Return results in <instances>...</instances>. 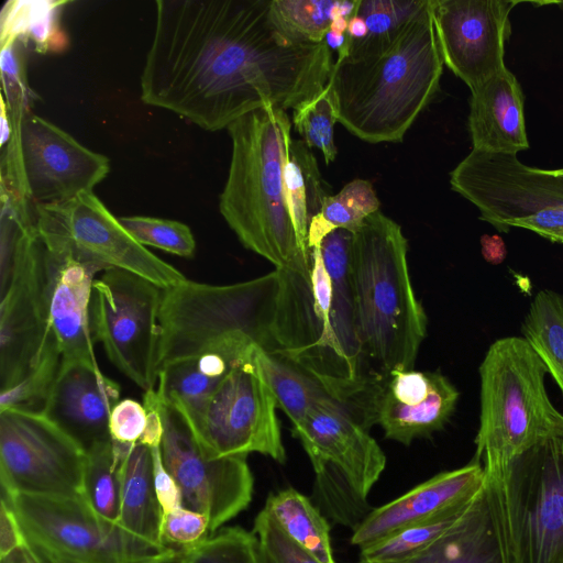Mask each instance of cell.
Here are the masks:
<instances>
[{
    "instance_id": "ac0fdd59",
    "label": "cell",
    "mask_w": 563,
    "mask_h": 563,
    "mask_svg": "<svg viewBox=\"0 0 563 563\" xmlns=\"http://www.w3.org/2000/svg\"><path fill=\"white\" fill-rule=\"evenodd\" d=\"M517 1L430 0L443 63L471 91L503 71Z\"/></svg>"
},
{
    "instance_id": "f5cc1de1",
    "label": "cell",
    "mask_w": 563,
    "mask_h": 563,
    "mask_svg": "<svg viewBox=\"0 0 563 563\" xmlns=\"http://www.w3.org/2000/svg\"><path fill=\"white\" fill-rule=\"evenodd\" d=\"M18 555L21 563H46L27 542L18 551Z\"/></svg>"
},
{
    "instance_id": "83f0119b",
    "label": "cell",
    "mask_w": 563,
    "mask_h": 563,
    "mask_svg": "<svg viewBox=\"0 0 563 563\" xmlns=\"http://www.w3.org/2000/svg\"><path fill=\"white\" fill-rule=\"evenodd\" d=\"M235 365L216 353L170 362L158 372L156 394L190 421Z\"/></svg>"
},
{
    "instance_id": "d590c367",
    "label": "cell",
    "mask_w": 563,
    "mask_h": 563,
    "mask_svg": "<svg viewBox=\"0 0 563 563\" xmlns=\"http://www.w3.org/2000/svg\"><path fill=\"white\" fill-rule=\"evenodd\" d=\"M176 563H264L260 541L253 531L224 527L198 543L177 549Z\"/></svg>"
},
{
    "instance_id": "cb8c5ba5",
    "label": "cell",
    "mask_w": 563,
    "mask_h": 563,
    "mask_svg": "<svg viewBox=\"0 0 563 563\" xmlns=\"http://www.w3.org/2000/svg\"><path fill=\"white\" fill-rule=\"evenodd\" d=\"M523 104L521 86L507 68L471 91L467 126L473 150L515 155L528 150Z\"/></svg>"
},
{
    "instance_id": "816d5d0a",
    "label": "cell",
    "mask_w": 563,
    "mask_h": 563,
    "mask_svg": "<svg viewBox=\"0 0 563 563\" xmlns=\"http://www.w3.org/2000/svg\"><path fill=\"white\" fill-rule=\"evenodd\" d=\"M347 41V34L334 33L332 31H328L324 36V42L329 46V48L336 49L338 53L343 49Z\"/></svg>"
},
{
    "instance_id": "b9f144b4",
    "label": "cell",
    "mask_w": 563,
    "mask_h": 563,
    "mask_svg": "<svg viewBox=\"0 0 563 563\" xmlns=\"http://www.w3.org/2000/svg\"><path fill=\"white\" fill-rule=\"evenodd\" d=\"M209 533L208 517L186 506H180L163 516L161 534L167 547L174 549L190 547Z\"/></svg>"
},
{
    "instance_id": "603a6c76",
    "label": "cell",
    "mask_w": 563,
    "mask_h": 563,
    "mask_svg": "<svg viewBox=\"0 0 563 563\" xmlns=\"http://www.w3.org/2000/svg\"><path fill=\"white\" fill-rule=\"evenodd\" d=\"M399 563H510L496 477L486 472L462 519L428 549Z\"/></svg>"
},
{
    "instance_id": "2e32d148",
    "label": "cell",
    "mask_w": 563,
    "mask_h": 563,
    "mask_svg": "<svg viewBox=\"0 0 563 563\" xmlns=\"http://www.w3.org/2000/svg\"><path fill=\"white\" fill-rule=\"evenodd\" d=\"M155 400L164 428V464L180 488L184 506L206 515L212 533L252 500L254 478L246 456L206 455L184 415L159 399L156 389Z\"/></svg>"
},
{
    "instance_id": "680465c9",
    "label": "cell",
    "mask_w": 563,
    "mask_h": 563,
    "mask_svg": "<svg viewBox=\"0 0 563 563\" xmlns=\"http://www.w3.org/2000/svg\"><path fill=\"white\" fill-rule=\"evenodd\" d=\"M163 563H176L175 559L172 561L163 562Z\"/></svg>"
},
{
    "instance_id": "4316f807",
    "label": "cell",
    "mask_w": 563,
    "mask_h": 563,
    "mask_svg": "<svg viewBox=\"0 0 563 563\" xmlns=\"http://www.w3.org/2000/svg\"><path fill=\"white\" fill-rule=\"evenodd\" d=\"M352 241L353 232L338 229L328 234L319 247L332 284L331 317L338 343L353 374L368 377L361 365L364 355L356 327Z\"/></svg>"
},
{
    "instance_id": "f1b7e54d",
    "label": "cell",
    "mask_w": 563,
    "mask_h": 563,
    "mask_svg": "<svg viewBox=\"0 0 563 563\" xmlns=\"http://www.w3.org/2000/svg\"><path fill=\"white\" fill-rule=\"evenodd\" d=\"M303 140H291L284 161V187L288 210L301 249L307 246L308 229L331 188L323 180L317 159Z\"/></svg>"
},
{
    "instance_id": "d4e9b609",
    "label": "cell",
    "mask_w": 563,
    "mask_h": 563,
    "mask_svg": "<svg viewBox=\"0 0 563 563\" xmlns=\"http://www.w3.org/2000/svg\"><path fill=\"white\" fill-rule=\"evenodd\" d=\"M115 443L120 451L121 486L118 526L146 550L162 554L176 552L177 549L162 540L163 511L154 488L151 448L140 442Z\"/></svg>"
},
{
    "instance_id": "44dd1931",
    "label": "cell",
    "mask_w": 563,
    "mask_h": 563,
    "mask_svg": "<svg viewBox=\"0 0 563 563\" xmlns=\"http://www.w3.org/2000/svg\"><path fill=\"white\" fill-rule=\"evenodd\" d=\"M485 481V467L476 460L460 468L439 473L398 498L372 509L353 530L351 543L362 549L434 517L475 496Z\"/></svg>"
},
{
    "instance_id": "6f0895ef",
    "label": "cell",
    "mask_w": 563,
    "mask_h": 563,
    "mask_svg": "<svg viewBox=\"0 0 563 563\" xmlns=\"http://www.w3.org/2000/svg\"><path fill=\"white\" fill-rule=\"evenodd\" d=\"M554 3L558 4L561 9H563V1L554 2Z\"/></svg>"
},
{
    "instance_id": "7c38bea8",
    "label": "cell",
    "mask_w": 563,
    "mask_h": 563,
    "mask_svg": "<svg viewBox=\"0 0 563 563\" xmlns=\"http://www.w3.org/2000/svg\"><path fill=\"white\" fill-rule=\"evenodd\" d=\"M29 545L46 563H163L176 558L146 550L119 526L100 519L84 497L2 495Z\"/></svg>"
},
{
    "instance_id": "f546056e",
    "label": "cell",
    "mask_w": 563,
    "mask_h": 563,
    "mask_svg": "<svg viewBox=\"0 0 563 563\" xmlns=\"http://www.w3.org/2000/svg\"><path fill=\"white\" fill-rule=\"evenodd\" d=\"M263 509L291 541L320 563H335L330 525L307 496L288 487L269 494Z\"/></svg>"
},
{
    "instance_id": "c3c4849f",
    "label": "cell",
    "mask_w": 563,
    "mask_h": 563,
    "mask_svg": "<svg viewBox=\"0 0 563 563\" xmlns=\"http://www.w3.org/2000/svg\"><path fill=\"white\" fill-rule=\"evenodd\" d=\"M0 109H1V112H0V130H1L0 144H1V147L3 148L10 142L12 133H13V129H12V124H11V121L9 118L5 101L3 100L2 97H1Z\"/></svg>"
},
{
    "instance_id": "8d00e7d4",
    "label": "cell",
    "mask_w": 563,
    "mask_h": 563,
    "mask_svg": "<svg viewBox=\"0 0 563 563\" xmlns=\"http://www.w3.org/2000/svg\"><path fill=\"white\" fill-rule=\"evenodd\" d=\"M62 364V354L53 333L40 362L13 387L0 391V410L18 409L42 413Z\"/></svg>"
},
{
    "instance_id": "4dcf8cb0",
    "label": "cell",
    "mask_w": 563,
    "mask_h": 563,
    "mask_svg": "<svg viewBox=\"0 0 563 563\" xmlns=\"http://www.w3.org/2000/svg\"><path fill=\"white\" fill-rule=\"evenodd\" d=\"M66 1L5 2L1 10V44L21 40L32 42L40 53L60 52L67 44V36L60 29L58 16Z\"/></svg>"
},
{
    "instance_id": "9a60e30c",
    "label": "cell",
    "mask_w": 563,
    "mask_h": 563,
    "mask_svg": "<svg viewBox=\"0 0 563 563\" xmlns=\"http://www.w3.org/2000/svg\"><path fill=\"white\" fill-rule=\"evenodd\" d=\"M86 460L87 452L43 413L0 410L2 495L84 497Z\"/></svg>"
},
{
    "instance_id": "60d3db41",
    "label": "cell",
    "mask_w": 563,
    "mask_h": 563,
    "mask_svg": "<svg viewBox=\"0 0 563 563\" xmlns=\"http://www.w3.org/2000/svg\"><path fill=\"white\" fill-rule=\"evenodd\" d=\"M429 0H357L356 15L361 16L368 29L367 36L389 34L417 16Z\"/></svg>"
},
{
    "instance_id": "30bf717a",
    "label": "cell",
    "mask_w": 563,
    "mask_h": 563,
    "mask_svg": "<svg viewBox=\"0 0 563 563\" xmlns=\"http://www.w3.org/2000/svg\"><path fill=\"white\" fill-rule=\"evenodd\" d=\"M12 129L2 148L1 200L14 207L56 205L93 192L109 174L104 155L32 111Z\"/></svg>"
},
{
    "instance_id": "9f6ffc18",
    "label": "cell",
    "mask_w": 563,
    "mask_h": 563,
    "mask_svg": "<svg viewBox=\"0 0 563 563\" xmlns=\"http://www.w3.org/2000/svg\"><path fill=\"white\" fill-rule=\"evenodd\" d=\"M262 548V547H261ZM262 552H263V562L264 563H276L274 560H272L265 552L264 550L262 549Z\"/></svg>"
},
{
    "instance_id": "ffe728a7",
    "label": "cell",
    "mask_w": 563,
    "mask_h": 563,
    "mask_svg": "<svg viewBox=\"0 0 563 563\" xmlns=\"http://www.w3.org/2000/svg\"><path fill=\"white\" fill-rule=\"evenodd\" d=\"M120 398V386L99 366L62 361L43 415L86 452L110 441L109 420Z\"/></svg>"
},
{
    "instance_id": "f6af8a7d",
    "label": "cell",
    "mask_w": 563,
    "mask_h": 563,
    "mask_svg": "<svg viewBox=\"0 0 563 563\" xmlns=\"http://www.w3.org/2000/svg\"><path fill=\"white\" fill-rule=\"evenodd\" d=\"M154 488L163 516L184 506L183 495L173 475L166 468L161 445L152 446Z\"/></svg>"
},
{
    "instance_id": "8fae6325",
    "label": "cell",
    "mask_w": 563,
    "mask_h": 563,
    "mask_svg": "<svg viewBox=\"0 0 563 563\" xmlns=\"http://www.w3.org/2000/svg\"><path fill=\"white\" fill-rule=\"evenodd\" d=\"M35 230L46 250L95 266L123 269L165 289L186 279L174 266L140 244L93 192L33 207Z\"/></svg>"
},
{
    "instance_id": "5bb4252c",
    "label": "cell",
    "mask_w": 563,
    "mask_h": 563,
    "mask_svg": "<svg viewBox=\"0 0 563 563\" xmlns=\"http://www.w3.org/2000/svg\"><path fill=\"white\" fill-rule=\"evenodd\" d=\"M274 395L253 357L235 365L188 421L210 457L267 455L286 461Z\"/></svg>"
},
{
    "instance_id": "e575fe53",
    "label": "cell",
    "mask_w": 563,
    "mask_h": 563,
    "mask_svg": "<svg viewBox=\"0 0 563 563\" xmlns=\"http://www.w3.org/2000/svg\"><path fill=\"white\" fill-rule=\"evenodd\" d=\"M120 451L112 440L87 451L84 497L103 521L118 526L120 517Z\"/></svg>"
},
{
    "instance_id": "d6986e66",
    "label": "cell",
    "mask_w": 563,
    "mask_h": 563,
    "mask_svg": "<svg viewBox=\"0 0 563 563\" xmlns=\"http://www.w3.org/2000/svg\"><path fill=\"white\" fill-rule=\"evenodd\" d=\"M460 393L441 373L391 371L375 400L374 420L385 438L410 445L441 430L455 410Z\"/></svg>"
},
{
    "instance_id": "ab89813d",
    "label": "cell",
    "mask_w": 563,
    "mask_h": 563,
    "mask_svg": "<svg viewBox=\"0 0 563 563\" xmlns=\"http://www.w3.org/2000/svg\"><path fill=\"white\" fill-rule=\"evenodd\" d=\"M119 221L143 246L157 247L181 257H192L195 254L194 234L183 222L146 216L121 217Z\"/></svg>"
},
{
    "instance_id": "8992f818",
    "label": "cell",
    "mask_w": 563,
    "mask_h": 563,
    "mask_svg": "<svg viewBox=\"0 0 563 563\" xmlns=\"http://www.w3.org/2000/svg\"><path fill=\"white\" fill-rule=\"evenodd\" d=\"M548 369L523 336H505L488 347L479 366L481 415L476 461L497 471L539 439L563 426L551 402Z\"/></svg>"
},
{
    "instance_id": "277c9868",
    "label": "cell",
    "mask_w": 563,
    "mask_h": 563,
    "mask_svg": "<svg viewBox=\"0 0 563 563\" xmlns=\"http://www.w3.org/2000/svg\"><path fill=\"white\" fill-rule=\"evenodd\" d=\"M280 273L231 284L185 279L163 289L159 309V369L207 353L232 363L250 361L257 346L276 351L274 330Z\"/></svg>"
},
{
    "instance_id": "db71d44e",
    "label": "cell",
    "mask_w": 563,
    "mask_h": 563,
    "mask_svg": "<svg viewBox=\"0 0 563 563\" xmlns=\"http://www.w3.org/2000/svg\"><path fill=\"white\" fill-rule=\"evenodd\" d=\"M349 19L346 18H336L331 20L330 31L334 33L344 34L347 31Z\"/></svg>"
},
{
    "instance_id": "836d02e7",
    "label": "cell",
    "mask_w": 563,
    "mask_h": 563,
    "mask_svg": "<svg viewBox=\"0 0 563 563\" xmlns=\"http://www.w3.org/2000/svg\"><path fill=\"white\" fill-rule=\"evenodd\" d=\"M379 207L380 201L369 180L356 178L347 183L338 194L328 196L320 212L311 219L307 239L309 252L338 229L354 233Z\"/></svg>"
},
{
    "instance_id": "9c48e42d",
    "label": "cell",
    "mask_w": 563,
    "mask_h": 563,
    "mask_svg": "<svg viewBox=\"0 0 563 563\" xmlns=\"http://www.w3.org/2000/svg\"><path fill=\"white\" fill-rule=\"evenodd\" d=\"M451 188L500 232L522 228L563 244V172L525 165L515 154L472 150L450 173Z\"/></svg>"
},
{
    "instance_id": "f35d334b",
    "label": "cell",
    "mask_w": 563,
    "mask_h": 563,
    "mask_svg": "<svg viewBox=\"0 0 563 563\" xmlns=\"http://www.w3.org/2000/svg\"><path fill=\"white\" fill-rule=\"evenodd\" d=\"M338 112L333 92L328 82L324 89L313 99L294 110L292 123L309 148L316 147L323 154L329 165L336 157L334 143V124Z\"/></svg>"
},
{
    "instance_id": "6da1fadb",
    "label": "cell",
    "mask_w": 563,
    "mask_h": 563,
    "mask_svg": "<svg viewBox=\"0 0 563 563\" xmlns=\"http://www.w3.org/2000/svg\"><path fill=\"white\" fill-rule=\"evenodd\" d=\"M271 1H155L141 100L214 132L254 110H295L317 97L332 74L331 49L288 37Z\"/></svg>"
},
{
    "instance_id": "52a82bcc",
    "label": "cell",
    "mask_w": 563,
    "mask_h": 563,
    "mask_svg": "<svg viewBox=\"0 0 563 563\" xmlns=\"http://www.w3.org/2000/svg\"><path fill=\"white\" fill-rule=\"evenodd\" d=\"M314 471V493L335 523L353 530L371 511L367 497L386 466V456L368 428L346 406H313L294 428Z\"/></svg>"
},
{
    "instance_id": "ee69618b",
    "label": "cell",
    "mask_w": 563,
    "mask_h": 563,
    "mask_svg": "<svg viewBox=\"0 0 563 563\" xmlns=\"http://www.w3.org/2000/svg\"><path fill=\"white\" fill-rule=\"evenodd\" d=\"M147 421V411L141 402L125 398L112 408L109 431L112 441L134 444L140 441Z\"/></svg>"
},
{
    "instance_id": "681fc988",
    "label": "cell",
    "mask_w": 563,
    "mask_h": 563,
    "mask_svg": "<svg viewBox=\"0 0 563 563\" xmlns=\"http://www.w3.org/2000/svg\"><path fill=\"white\" fill-rule=\"evenodd\" d=\"M346 32L349 37L352 40H362L367 36L368 29L365 21L361 16L354 14L349 19Z\"/></svg>"
},
{
    "instance_id": "e0dca14e",
    "label": "cell",
    "mask_w": 563,
    "mask_h": 563,
    "mask_svg": "<svg viewBox=\"0 0 563 563\" xmlns=\"http://www.w3.org/2000/svg\"><path fill=\"white\" fill-rule=\"evenodd\" d=\"M11 282L0 294V391L40 362L49 335L46 250L35 227L22 231L11 255Z\"/></svg>"
},
{
    "instance_id": "f907efd6",
    "label": "cell",
    "mask_w": 563,
    "mask_h": 563,
    "mask_svg": "<svg viewBox=\"0 0 563 563\" xmlns=\"http://www.w3.org/2000/svg\"><path fill=\"white\" fill-rule=\"evenodd\" d=\"M356 7H357V0L334 1V4L331 9V20L336 19V18L350 19L352 15H354Z\"/></svg>"
},
{
    "instance_id": "7dc6e473",
    "label": "cell",
    "mask_w": 563,
    "mask_h": 563,
    "mask_svg": "<svg viewBox=\"0 0 563 563\" xmlns=\"http://www.w3.org/2000/svg\"><path fill=\"white\" fill-rule=\"evenodd\" d=\"M483 257L490 264L501 263L507 254L504 240L499 235H483L481 238Z\"/></svg>"
},
{
    "instance_id": "7bdbcfd3",
    "label": "cell",
    "mask_w": 563,
    "mask_h": 563,
    "mask_svg": "<svg viewBox=\"0 0 563 563\" xmlns=\"http://www.w3.org/2000/svg\"><path fill=\"white\" fill-rule=\"evenodd\" d=\"M252 531L264 552L276 563H320L291 541L264 509L255 517Z\"/></svg>"
},
{
    "instance_id": "74e56055",
    "label": "cell",
    "mask_w": 563,
    "mask_h": 563,
    "mask_svg": "<svg viewBox=\"0 0 563 563\" xmlns=\"http://www.w3.org/2000/svg\"><path fill=\"white\" fill-rule=\"evenodd\" d=\"M334 0H272L277 27L300 43H321L330 30Z\"/></svg>"
},
{
    "instance_id": "91938a15",
    "label": "cell",
    "mask_w": 563,
    "mask_h": 563,
    "mask_svg": "<svg viewBox=\"0 0 563 563\" xmlns=\"http://www.w3.org/2000/svg\"><path fill=\"white\" fill-rule=\"evenodd\" d=\"M561 172H563V167L559 168Z\"/></svg>"
},
{
    "instance_id": "1f68e13d",
    "label": "cell",
    "mask_w": 563,
    "mask_h": 563,
    "mask_svg": "<svg viewBox=\"0 0 563 563\" xmlns=\"http://www.w3.org/2000/svg\"><path fill=\"white\" fill-rule=\"evenodd\" d=\"M475 496L434 517L406 527L360 549L361 562L399 563L417 555L438 541L462 519Z\"/></svg>"
},
{
    "instance_id": "ba28073f",
    "label": "cell",
    "mask_w": 563,
    "mask_h": 563,
    "mask_svg": "<svg viewBox=\"0 0 563 563\" xmlns=\"http://www.w3.org/2000/svg\"><path fill=\"white\" fill-rule=\"evenodd\" d=\"M510 563H563V426L497 471Z\"/></svg>"
},
{
    "instance_id": "d6a6232c",
    "label": "cell",
    "mask_w": 563,
    "mask_h": 563,
    "mask_svg": "<svg viewBox=\"0 0 563 563\" xmlns=\"http://www.w3.org/2000/svg\"><path fill=\"white\" fill-rule=\"evenodd\" d=\"M521 332L563 395V295L551 289L538 291Z\"/></svg>"
},
{
    "instance_id": "3957f363",
    "label": "cell",
    "mask_w": 563,
    "mask_h": 563,
    "mask_svg": "<svg viewBox=\"0 0 563 563\" xmlns=\"http://www.w3.org/2000/svg\"><path fill=\"white\" fill-rule=\"evenodd\" d=\"M232 152L219 210L247 250L276 269L310 271V254L299 242L284 187V161L291 142V121L279 108H262L227 129Z\"/></svg>"
},
{
    "instance_id": "484cf974",
    "label": "cell",
    "mask_w": 563,
    "mask_h": 563,
    "mask_svg": "<svg viewBox=\"0 0 563 563\" xmlns=\"http://www.w3.org/2000/svg\"><path fill=\"white\" fill-rule=\"evenodd\" d=\"M253 360L274 395L277 407L287 415L292 428L305 420L313 406L330 401L346 406L363 421L362 407L357 399L333 387L291 358L257 346Z\"/></svg>"
},
{
    "instance_id": "4fadbf2b",
    "label": "cell",
    "mask_w": 563,
    "mask_h": 563,
    "mask_svg": "<svg viewBox=\"0 0 563 563\" xmlns=\"http://www.w3.org/2000/svg\"><path fill=\"white\" fill-rule=\"evenodd\" d=\"M163 288L123 269L93 280L90 323L111 363L141 389L158 380L159 309Z\"/></svg>"
},
{
    "instance_id": "7402d4cb",
    "label": "cell",
    "mask_w": 563,
    "mask_h": 563,
    "mask_svg": "<svg viewBox=\"0 0 563 563\" xmlns=\"http://www.w3.org/2000/svg\"><path fill=\"white\" fill-rule=\"evenodd\" d=\"M98 272L95 266L46 250L47 316L62 361H81L98 366L90 323L92 284Z\"/></svg>"
},
{
    "instance_id": "11a10c76",
    "label": "cell",
    "mask_w": 563,
    "mask_h": 563,
    "mask_svg": "<svg viewBox=\"0 0 563 563\" xmlns=\"http://www.w3.org/2000/svg\"><path fill=\"white\" fill-rule=\"evenodd\" d=\"M1 563H21V562H20L18 552H16L13 555L2 560Z\"/></svg>"
},
{
    "instance_id": "7a4b0ae2",
    "label": "cell",
    "mask_w": 563,
    "mask_h": 563,
    "mask_svg": "<svg viewBox=\"0 0 563 563\" xmlns=\"http://www.w3.org/2000/svg\"><path fill=\"white\" fill-rule=\"evenodd\" d=\"M443 65L430 0L389 34L351 38L329 80L338 121L367 143L401 142L435 96Z\"/></svg>"
},
{
    "instance_id": "94428289",
    "label": "cell",
    "mask_w": 563,
    "mask_h": 563,
    "mask_svg": "<svg viewBox=\"0 0 563 563\" xmlns=\"http://www.w3.org/2000/svg\"><path fill=\"white\" fill-rule=\"evenodd\" d=\"M361 563H363V562H361Z\"/></svg>"
},
{
    "instance_id": "bcb514c9",
    "label": "cell",
    "mask_w": 563,
    "mask_h": 563,
    "mask_svg": "<svg viewBox=\"0 0 563 563\" xmlns=\"http://www.w3.org/2000/svg\"><path fill=\"white\" fill-rule=\"evenodd\" d=\"M26 542L18 518L8 501L1 497L0 561L16 553Z\"/></svg>"
},
{
    "instance_id": "5b68a950",
    "label": "cell",
    "mask_w": 563,
    "mask_h": 563,
    "mask_svg": "<svg viewBox=\"0 0 563 563\" xmlns=\"http://www.w3.org/2000/svg\"><path fill=\"white\" fill-rule=\"evenodd\" d=\"M408 242L379 210L353 233L352 274L363 355L388 375L412 369L427 334V316L412 288Z\"/></svg>"
}]
</instances>
